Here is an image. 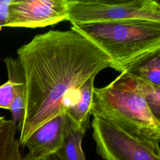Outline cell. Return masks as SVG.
<instances>
[{"label": "cell", "instance_id": "10", "mask_svg": "<svg viewBox=\"0 0 160 160\" xmlns=\"http://www.w3.org/2000/svg\"><path fill=\"white\" fill-rule=\"evenodd\" d=\"M16 131V125L12 119H4L0 124V160L22 159Z\"/></svg>", "mask_w": 160, "mask_h": 160}, {"label": "cell", "instance_id": "1", "mask_svg": "<svg viewBox=\"0 0 160 160\" xmlns=\"http://www.w3.org/2000/svg\"><path fill=\"white\" fill-rule=\"evenodd\" d=\"M17 54L26 83L24 115L16 125L20 146L43 124L64 113L88 79L112 67L109 56L72 26L36 35Z\"/></svg>", "mask_w": 160, "mask_h": 160}, {"label": "cell", "instance_id": "14", "mask_svg": "<svg viewBox=\"0 0 160 160\" xmlns=\"http://www.w3.org/2000/svg\"><path fill=\"white\" fill-rule=\"evenodd\" d=\"M14 86L9 80L0 86V108L10 110L15 96Z\"/></svg>", "mask_w": 160, "mask_h": 160}, {"label": "cell", "instance_id": "9", "mask_svg": "<svg viewBox=\"0 0 160 160\" xmlns=\"http://www.w3.org/2000/svg\"><path fill=\"white\" fill-rule=\"evenodd\" d=\"M8 80L14 83L15 96L10 109L12 120L16 125L22 119L25 108L26 83L22 68L18 59L6 57L4 59Z\"/></svg>", "mask_w": 160, "mask_h": 160}, {"label": "cell", "instance_id": "12", "mask_svg": "<svg viewBox=\"0 0 160 160\" xmlns=\"http://www.w3.org/2000/svg\"><path fill=\"white\" fill-rule=\"evenodd\" d=\"M128 73L134 78L160 86V54L154 55Z\"/></svg>", "mask_w": 160, "mask_h": 160}, {"label": "cell", "instance_id": "17", "mask_svg": "<svg viewBox=\"0 0 160 160\" xmlns=\"http://www.w3.org/2000/svg\"><path fill=\"white\" fill-rule=\"evenodd\" d=\"M5 119V118L4 116H0V124L1 123V122Z\"/></svg>", "mask_w": 160, "mask_h": 160}, {"label": "cell", "instance_id": "4", "mask_svg": "<svg viewBox=\"0 0 160 160\" xmlns=\"http://www.w3.org/2000/svg\"><path fill=\"white\" fill-rule=\"evenodd\" d=\"M72 25L144 19L160 22L156 0H66Z\"/></svg>", "mask_w": 160, "mask_h": 160}, {"label": "cell", "instance_id": "2", "mask_svg": "<svg viewBox=\"0 0 160 160\" xmlns=\"http://www.w3.org/2000/svg\"><path fill=\"white\" fill-rule=\"evenodd\" d=\"M111 59V68L128 72L160 54V22L129 19L72 25Z\"/></svg>", "mask_w": 160, "mask_h": 160}, {"label": "cell", "instance_id": "3", "mask_svg": "<svg viewBox=\"0 0 160 160\" xmlns=\"http://www.w3.org/2000/svg\"><path fill=\"white\" fill-rule=\"evenodd\" d=\"M90 114L129 132L160 140V121L128 72L121 73L106 86L94 87Z\"/></svg>", "mask_w": 160, "mask_h": 160}, {"label": "cell", "instance_id": "13", "mask_svg": "<svg viewBox=\"0 0 160 160\" xmlns=\"http://www.w3.org/2000/svg\"><path fill=\"white\" fill-rule=\"evenodd\" d=\"M134 79L138 89L149 108L154 116L160 121V86L136 78Z\"/></svg>", "mask_w": 160, "mask_h": 160}, {"label": "cell", "instance_id": "8", "mask_svg": "<svg viewBox=\"0 0 160 160\" xmlns=\"http://www.w3.org/2000/svg\"><path fill=\"white\" fill-rule=\"evenodd\" d=\"M94 78L88 79L68 102L64 113L72 130L85 134L89 126Z\"/></svg>", "mask_w": 160, "mask_h": 160}, {"label": "cell", "instance_id": "15", "mask_svg": "<svg viewBox=\"0 0 160 160\" xmlns=\"http://www.w3.org/2000/svg\"><path fill=\"white\" fill-rule=\"evenodd\" d=\"M12 0H0V31L6 26L9 16V8Z\"/></svg>", "mask_w": 160, "mask_h": 160}, {"label": "cell", "instance_id": "11", "mask_svg": "<svg viewBox=\"0 0 160 160\" xmlns=\"http://www.w3.org/2000/svg\"><path fill=\"white\" fill-rule=\"evenodd\" d=\"M84 134L69 130L62 147L55 154L58 160H86L82 148Z\"/></svg>", "mask_w": 160, "mask_h": 160}, {"label": "cell", "instance_id": "16", "mask_svg": "<svg viewBox=\"0 0 160 160\" xmlns=\"http://www.w3.org/2000/svg\"><path fill=\"white\" fill-rule=\"evenodd\" d=\"M21 160H58L55 155H52L50 156L42 158H32L28 154H26L25 156L22 158Z\"/></svg>", "mask_w": 160, "mask_h": 160}, {"label": "cell", "instance_id": "6", "mask_svg": "<svg viewBox=\"0 0 160 160\" xmlns=\"http://www.w3.org/2000/svg\"><path fill=\"white\" fill-rule=\"evenodd\" d=\"M68 21L66 0H12L7 27L36 28Z\"/></svg>", "mask_w": 160, "mask_h": 160}, {"label": "cell", "instance_id": "5", "mask_svg": "<svg viewBox=\"0 0 160 160\" xmlns=\"http://www.w3.org/2000/svg\"><path fill=\"white\" fill-rule=\"evenodd\" d=\"M97 153L104 160H160V140L126 131L93 117Z\"/></svg>", "mask_w": 160, "mask_h": 160}, {"label": "cell", "instance_id": "7", "mask_svg": "<svg viewBox=\"0 0 160 160\" xmlns=\"http://www.w3.org/2000/svg\"><path fill=\"white\" fill-rule=\"evenodd\" d=\"M71 129L65 113L52 118L34 131L24 146L32 158H42L55 155L62 147Z\"/></svg>", "mask_w": 160, "mask_h": 160}]
</instances>
